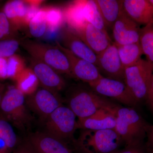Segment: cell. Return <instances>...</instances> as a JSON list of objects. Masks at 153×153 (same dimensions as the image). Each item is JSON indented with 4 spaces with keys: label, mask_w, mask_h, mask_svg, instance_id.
Returning <instances> with one entry per match:
<instances>
[{
    "label": "cell",
    "mask_w": 153,
    "mask_h": 153,
    "mask_svg": "<svg viewBox=\"0 0 153 153\" xmlns=\"http://www.w3.org/2000/svg\"><path fill=\"white\" fill-rule=\"evenodd\" d=\"M66 106L78 119L88 117L101 109H113L118 105L109 99L96 93L90 86L74 84L67 89L65 96Z\"/></svg>",
    "instance_id": "obj_1"
},
{
    "label": "cell",
    "mask_w": 153,
    "mask_h": 153,
    "mask_svg": "<svg viewBox=\"0 0 153 153\" xmlns=\"http://www.w3.org/2000/svg\"><path fill=\"white\" fill-rule=\"evenodd\" d=\"M0 114L23 134L30 132L34 118L26 104V96L16 86L6 89L0 104Z\"/></svg>",
    "instance_id": "obj_2"
},
{
    "label": "cell",
    "mask_w": 153,
    "mask_h": 153,
    "mask_svg": "<svg viewBox=\"0 0 153 153\" xmlns=\"http://www.w3.org/2000/svg\"><path fill=\"white\" fill-rule=\"evenodd\" d=\"M114 129L125 146L143 144L150 125L133 107L118 105Z\"/></svg>",
    "instance_id": "obj_3"
},
{
    "label": "cell",
    "mask_w": 153,
    "mask_h": 153,
    "mask_svg": "<svg viewBox=\"0 0 153 153\" xmlns=\"http://www.w3.org/2000/svg\"><path fill=\"white\" fill-rule=\"evenodd\" d=\"M124 144L119 135L112 129L81 130L72 143L78 153H114Z\"/></svg>",
    "instance_id": "obj_4"
},
{
    "label": "cell",
    "mask_w": 153,
    "mask_h": 153,
    "mask_svg": "<svg viewBox=\"0 0 153 153\" xmlns=\"http://www.w3.org/2000/svg\"><path fill=\"white\" fill-rule=\"evenodd\" d=\"M21 44L33 58L47 64L59 74L71 76L68 58L57 46L29 40L22 41Z\"/></svg>",
    "instance_id": "obj_5"
},
{
    "label": "cell",
    "mask_w": 153,
    "mask_h": 153,
    "mask_svg": "<svg viewBox=\"0 0 153 153\" xmlns=\"http://www.w3.org/2000/svg\"><path fill=\"white\" fill-rule=\"evenodd\" d=\"M76 116L69 108L61 105L54 111L41 125L42 131L69 144L75 140L74 134L77 128Z\"/></svg>",
    "instance_id": "obj_6"
},
{
    "label": "cell",
    "mask_w": 153,
    "mask_h": 153,
    "mask_svg": "<svg viewBox=\"0 0 153 153\" xmlns=\"http://www.w3.org/2000/svg\"><path fill=\"white\" fill-rule=\"evenodd\" d=\"M153 74L152 65L144 59L125 69L124 82L138 103L146 100Z\"/></svg>",
    "instance_id": "obj_7"
},
{
    "label": "cell",
    "mask_w": 153,
    "mask_h": 153,
    "mask_svg": "<svg viewBox=\"0 0 153 153\" xmlns=\"http://www.w3.org/2000/svg\"><path fill=\"white\" fill-rule=\"evenodd\" d=\"M63 102L59 94L42 87L26 98L27 106L37 116L41 125L54 111L63 105Z\"/></svg>",
    "instance_id": "obj_8"
},
{
    "label": "cell",
    "mask_w": 153,
    "mask_h": 153,
    "mask_svg": "<svg viewBox=\"0 0 153 153\" xmlns=\"http://www.w3.org/2000/svg\"><path fill=\"white\" fill-rule=\"evenodd\" d=\"M88 84L94 91L99 95L113 99L128 107H133L138 104L123 81L102 76Z\"/></svg>",
    "instance_id": "obj_9"
},
{
    "label": "cell",
    "mask_w": 153,
    "mask_h": 153,
    "mask_svg": "<svg viewBox=\"0 0 153 153\" xmlns=\"http://www.w3.org/2000/svg\"><path fill=\"white\" fill-rule=\"evenodd\" d=\"M26 138L36 153H78L70 144L44 131L30 132Z\"/></svg>",
    "instance_id": "obj_10"
},
{
    "label": "cell",
    "mask_w": 153,
    "mask_h": 153,
    "mask_svg": "<svg viewBox=\"0 0 153 153\" xmlns=\"http://www.w3.org/2000/svg\"><path fill=\"white\" fill-rule=\"evenodd\" d=\"M97 66L105 77L124 82L125 68L121 61L117 46L114 42L97 55Z\"/></svg>",
    "instance_id": "obj_11"
},
{
    "label": "cell",
    "mask_w": 153,
    "mask_h": 153,
    "mask_svg": "<svg viewBox=\"0 0 153 153\" xmlns=\"http://www.w3.org/2000/svg\"><path fill=\"white\" fill-rule=\"evenodd\" d=\"M56 44L68 58L71 68V77L89 84L103 76L94 64L77 57L58 41L56 42Z\"/></svg>",
    "instance_id": "obj_12"
},
{
    "label": "cell",
    "mask_w": 153,
    "mask_h": 153,
    "mask_svg": "<svg viewBox=\"0 0 153 153\" xmlns=\"http://www.w3.org/2000/svg\"><path fill=\"white\" fill-rule=\"evenodd\" d=\"M140 29L123 10L112 27L114 42L117 46L139 43Z\"/></svg>",
    "instance_id": "obj_13"
},
{
    "label": "cell",
    "mask_w": 153,
    "mask_h": 153,
    "mask_svg": "<svg viewBox=\"0 0 153 153\" xmlns=\"http://www.w3.org/2000/svg\"><path fill=\"white\" fill-rule=\"evenodd\" d=\"M31 68L42 88L58 93L66 86L65 79L58 72L47 64L32 58Z\"/></svg>",
    "instance_id": "obj_14"
},
{
    "label": "cell",
    "mask_w": 153,
    "mask_h": 153,
    "mask_svg": "<svg viewBox=\"0 0 153 153\" xmlns=\"http://www.w3.org/2000/svg\"><path fill=\"white\" fill-rule=\"evenodd\" d=\"M74 31L97 55L103 52L113 42L107 30H100L88 22Z\"/></svg>",
    "instance_id": "obj_15"
},
{
    "label": "cell",
    "mask_w": 153,
    "mask_h": 153,
    "mask_svg": "<svg viewBox=\"0 0 153 153\" xmlns=\"http://www.w3.org/2000/svg\"><path fill=\"white\" fill-rule=\"evenodd\" d=\"M61 45L77 57L97 66V55L69 27L63 28L61 35Z\"/></svg>",
    "instance_id": "obj_16"
},
{
    "label": "cell",
    "mask_w": 153,
    "mask_h": 153,
    "mask_svg": "<svg viewBox=\"0 0 153 153\" xmlns=\"http://www.w3.org/2000/svg\"><path fill=\"white\" fill-rule=\"evenodd\" d=\"M117 106L113 109H101L88 117L78 119L77 128L93 130L114 129L116 125L115 114Z\"/></svg>",
    "instance_id": "obj_17"
},
{
    "label": "cell",
    "mask_w": 153,
    "mask_h": 153,
    "mask_svg": "<svg viewBox=\"0 0 153 153\" xmlns=\"http://www.w3.org/2000/svg\"><path fill=\"white\" fill-rule=\"evenodd\" d=\"M123 6L125 13L139 25L153 22V9L148 0H124Z\"/></svg>",
    "instance_id": "obj_18"
},
{
    "label": "cell",
    "mask_w": 153,
    "mask_h": 153,
    "mask_svg": "<svg viewBox=\"0 0 153 153\" xmlns=\"http://www.w3.org/2000/svg\"><path fill=\"white\" fill-rule=\"evenodd\" d=\"M2 8L11 26L16 31L27 26V17L29 8L27 1H8L3 6Z\"/></svg>",
    "instance_id": "obj_19"
},
{
    "label": "cell",
    "mask_w": 153,
    "mask_h": 153,
    "mask_svg": "<svg viewBox=\"0 0 153 153\" xmlns=\"http://www.w3.org/2000/svg\"><path fill=\"white\" fill-rule=\"evenodd\" d=\"M107 28L112 29L123 10L122 0H95Z\"/></svg>",
    "instance_id": "obj_20"
},
{
    "label": "cell",
    "mask_w": 153,
    "mask_h": 153,
    "mask_svg": "<svg viewBox=\"0 0 153 153\" xmlns=\"http://www.w3.org/2000/svg\"><path fill=\"white\" fill-rule=\"evenodd\" d=\"M84 0L74 1L63 10L64 21L68 27L73 31L82 27L87 23L83 13Z\"/></svg>",
    "instance_id": "obj_21"
},
{
    "label": "cell",
    "mask_w": 153,
    "mask_h": 153,
    "mask_svg": "<svg viewBox=\"0 0 153 153\" xmlns=\"http://www.w3.org/2000/svg\"><path fill=\"white\" fill-rule=\"evenodd\" d=\"M117 47L121 61L125 69L133 66L141 59L143 53L139 43L117 46Z\"/></svg>",
    "instance_id": "obj_22"
},
{
    "label": "cell",
    "mask_w": 153,
    "mask_h": 153,
    "mask_svg": "<svg viewBox=\"0 0 153 153\" xmlns=\"http://www.w3.org/2000/svg\"><path fill=\"white\" fill-rule=\"evenodd\" d=\"M16 87L26 96L32 95L38 90L39 81L31 68H26L16 79Z\"/></svg>",
    "instance_id": "obj_23"
},
{
    "label": "cell",
    "mask_w": 153,
    "mask_h": 153,
    "mask_svg": "<svg viewBox=\"0 0 153 153\" xmlns=\"http://www.w3.org/2000/svg\"><path fill=\"white\" fill-rule=\"evenodd\" d=\"M139 43L147 61L153 69V22L140 30Z\"/></svg>",
    "instance_id": "obj_24"
},
{
    "label": "cell",
    "mask_w": 153,
    "mask_h": 153,
    "mask_svg": "<svg viewBox=\"0 0 153 153\" xmlns=\"http://www.w3.org/2000/svg\"><path fill=\"white\" fill-rule=\"evenodd\" d=\"M83 13L88 23L100 30H107L95 0H84Z\"/></svg>",
    "instance_id": "obj_25"
},
{
    "label": "cell",
    "mask_w": 153,
    "mask_h": 153,
    "mask_svg": "<svg viewBox=\"0 0 153 153\" xmlns=\"http://www.w3.org/2000/svg\"><path fill=\"white\" fill-rule=\"evenodd\" d=\"M0 138L4 140L9 149L13 152L19 145V139L14 130L13 126L0 114Z\"/></svg>",
    "instance_id": "obj_26"
},
{
    "label": "cell",
    "mask_w": 153,
    "mask_h": 153,
    "mask_svg": "<svg viewBox=\"0 0 153 153\" xmlns=\"http://www.w3.org/2000/svg\"><path fill=\"white\" fill-rule=\"evenodd\" d=\"M31 36L40 38L46 33L47 29L46 12L44 8H40L30 20L28 25Z\"/></svg>",
    "instance_id": "obj_27"
},
{
    "label": "cell",
    "mask_w": 153,
    "mask_h": 153,
    "mask_svg": "<svg viewBox=\"0 0 153 153\" xmlns=\"http://www.w3.org/2000/svg\"><path fill=\"white\" fill-rule=\"evenodd\" d=\"M46 12L47 29L50 32H55L62 26L64 21L63 12L57 7H44Z\"/></svg>",
    "instance_id": "obj_28"
},
{
    "label": "cell",
    "mask_w": 153,
    "mask_h": 153,
    "mask_svg": "<svg viewBox=\"0 0 153 153\" xmlns=\"http://www.w3.org/2000/svg\"><path fill=\"white\" fill-rule=\"evenodd\" d=\"M26 68L25 61L20 55L15 54L8 57V79L16 81Z\"/></svg>",
    "instance_id": "obj_29"
},
{
    "label": "cell",
    "mask_w": 153,
    "mask_h": 153,
    "mask_svg": "<svg viewBox=\"0 0 153 153\" xmlns=\"http://www.w3.org/2000/svg\"><path fill=\"white\" fill-rule=\"evenodd\" d=\"M17 33L10 24L2 7H0V40L16 39Z\"/></svg>",
    "instance_id": "obj_30"
},
{
    "label": "cell",
    "mask_w": 153,
    "mask_h": 153,
    "mask_svg": "<svg viewBox=\"0 0 153 153\" xmlns=\"http://www.w3.org/2000/svg\"><path fill=\"white\" fill-rule=\"evenodd\" d=\"M21 42L16 39L0 40V57H8L15 55Z\"/></svg>",
    "instance_id": "obj_31"
},
{
    "label": "cell",
    "mask_w": 153,
    "mask_h": 153,
    "mask_svg": "<svg viewBox=\"0 0 153 153\" xmlns=\"http://www.w3.org/2000/svg\"><path fill=\"white\" fill-rule=\"evenodd\" d=\"M12 153H36L33 146L26 138L21 140Z\"/></svg>",
    "instance_id": "obj_32"
},
{
    "label": "cell",
    "mask_w": 153,
    "mask_h": 153,
    "mask_svg": "<svg viewBox=\"0 0 153 153\" xmlns=\"http://www.w3.org/2000/svg\"><path fill=\"white\" fill-rule=\"evenodd\" d=\"M114 153H147L143 145L125 146L123 149H120Z\"/></svg>",
    "instance_id": "obj_33"
},
{
    "label": "cell",
    "mask_w": 153,
    "mask_h": 153,
    "mask_svg": "<svg viewBox=\"0 0 153 153\" xmlns=\"http://www.w3.org/2000/svg\"><path fill=\"white\" fill-rule=\"evenodd\" d=\"M8 57H0V79H8Z\"/></svg>",
    "instance_id": "obj_34"
},
{
    "label": "cell",
    "mask_w": 153,
    "mask_h": 153,
    "mask_svg": "<svg viewBox=\"0 0 153 153\" xmlns=\"http://www.w3.org/2000/svg\"><path fill=\"white\" fill-rule=\"evenodd\" d=\"M147 138L145 146L147 153H153V125H149L147 131Z\"/></svg>",
    "instance_id": "obj_35"
},
{
    "label": "cell",
    "mask_w": 153,
    "mask_h": 153,
    "mask_svg": "<svg viewBox=\"0 0 153 153\" xmlns=\"http://www.w3.org/2000/svg\"><path fill=\"white\" fill-rule=\"evenodd\" d=\"M146 100L153 114V74L149 84Z\"/></svg>",
    "instance_id": "obj_36"
},
{
    "label": "cell",
    "mask_w": 153,
    "mask_h": 153,
    "mask_svg": "<svg viewBox=\"0 0 153 153\" xmlns=\"http://www.w3.org/2000/svg\"><path fill=\"white\" fill-rule=\"evenodd\" d=\"M5 142L0 138V153H12Z\"/></svg>",
    "instance_id": "obj_37"
},
{
    "label": "cell",
    "mask_w": 153,
    "mask_h": 153,
    "mask_svg": "<svg viewBox=\"0 0 153 153\" xmlns=\"http://www.w3.org/2000/svg\"><path fill=\"white\" fill-rule=\"evenodd\" d=\"M6 90L5 85L0 82V104Z\"/></svg>",
    "instance_id": "obj_38"
},
{
    "label": "cell",
    "mask_w": 153,
    "mask_h": 153,
    "mask_svg": "<svg viewBox=\"0 0 153 153\" xmlns=\"http://www.w3.org/2000/svg\"><path fill=\"white\" fill-rule=\"evenodd\" d=\"M148 1L150 3L153 9V0H148Z\"/></svg>",
    "instance_id": "obj_39"
}]
</instances>
